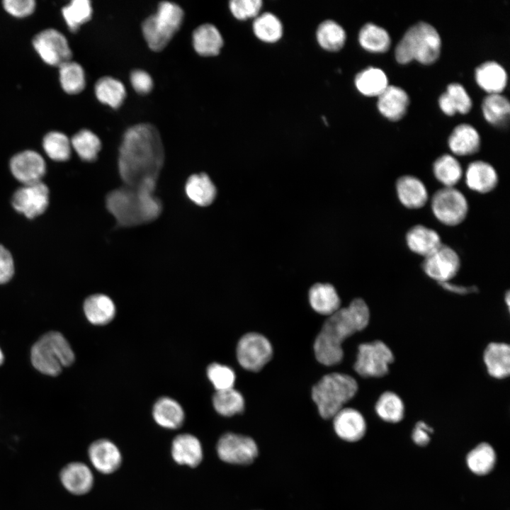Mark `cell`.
I'll return each mask as SVG.
<instances>
[{"label": "cell", "mask_w": 510, "mask_h": 510, "mask_svg": "<svg viewBox=\"0 0 510 510\" xmlns=\"http://www.w3.org/2000/svg\"><path fill=\"white\" fill-rule=\"evenodd\" d=\"M164 161V147L155 126L140 123L126 130L120 146L118 164L125 186L135 187L146 179L157 180Z\"/></svg>", "instance_id": "1"}, {"label": "cell", "mask_w": 510, "mask_h": 510, "mask_svg": "<svg viewBox=\"0 0 510 510\" xmlns=\"http://www.w3.org/2000/svg\"><path fill=\"white\" fill-rule=\"evenodd\" d=\"M370 310L361 298L354 299L348 307L339 308L324 322L314 343L317 361L326 366L339 363L343 358V341L369 324Z\"/></svg>", "instance_id": "2"}, {"label": "cell", "mask_w": 510, "mask_h": 510, "mask_svg": "<svg viewBox=\"0 0 510 510\" xmlns=\"http://www.w3.org/2000/svg\"><path fill=\"white\" fill-rule=\"evenodd\" d=\"M106 205L118 226L123 227L153 221L162 212V203L154 196V188L149 186H125L115 189L108 193Z\"/></svg>", "instance_id": "3"}, {"label": "cell", "mask_w": 510, "mask_h": 510, "mask_svg": "<svg viewBox=\"0 0 510 510\" xmlns=\"http://www.w3.org/2000/svg\"><path fill=\"white\" fill-rule=\"evenodd\" d=\"M441 40L431 25L419 22L410 27L398 42L395 50L397 61L401 64L412 60L429 64L439 57Z\"/></svg>", "instance_id": "4"}, {"label": "cell", "mask_w": 510, "mask_h": 510, "mask_svg": "<svg viewBox=\"0 0 510 510\" xmlns=\"http://www.w3.org/2000/svg\"><path fill=\"white\" fill-rule=\"evenodd\" d=\"M358 391V383L352 376L339 373L324 375L313 387L312 400L322 418L330 419L351 400Z\"/></svg>", "instance_id": "5"}, {"label": "cell", "mask_w": 510, "mask_h": 510, "mask_svg": "<svg viewBox=\"0 0 510 510\" xmlns=\"http://www.w3.org/2000/svg\"><path fill=\"white\" fill-rule=\"evenodd\" d=\"M33 366L40 373L55 376L62 368L74 361V353L62 334L50 332L42 336L33 346L30 351Z\"/></svg>", "instance_id": "6"}, {"label": "cell", "mask_w": 510, "mask_h": 510, "mask_svg": "<svg viewBox=\"0 0 510 510\" xmlns=\"http://www.w3.org/2000/svg\"><path fill=\"white\" fill-rule=\"evenodd\" d=\"M183 16V11L178 4L160 2L157 12L142 24L143 36L149 48L155 52L162 50L179 30Z\"/></svg>", "instance_id": "7"}, {"label": "cell", "mask_w": 510, "mask_h": 510, "mask_svg": "<svg viewBox=\"0 0 510 510\" xmlns=\"http://www.w3.org/2000/svg\"><path fill=\"white\" fill-rule=\"evenodd\" d=\"M395 356L391 348L382 341L375 340L358 346L355 371L364 378H382L390 370Z\"/></svg>", "instance_id": "8"}, {"label": "cell", "mask_w": 510, "mask_h": 510, "mask_svg": "<svg viewBox=\"0 0 510 510\" xmlns=\"http://www.w3.org/2000/svg\"><path fill=\"white\" fill-rule=\"evenodd\" d=\"M431 206L436 218L447 226L461 223L468 211L465 196L454 187H444L437 191L432 196Z\"/></svg>", "instance_id": "9"}, {"label": "cell", "mask_w": 510, "mask_h": 510, "mask_svg": "<svg viewBox=\"0 0 510 510\" xmlns=\"http://www.w3.org/2000/svg\"><path fill=\"white\" fill-rule=\"evenodd\" d=\"M49 202V188L42 181L22 185L11 198L13 209L28 219H33L43 214Z\"/></svg>", "instance_id": "10"}, {"label": "cell", "mask_w": 510, "mask_h": 510, "mask_svg": "<svg viewBox=\"0 0 510 510\" xmlns=\"http://www.w3.org/2000/svg\"><path fill=\"white\" fill-rule=\"evenodd\" d=\"M273 348L263 335L251 332L244 335L238 342L237 357L239 364L251 371L260 370L271 358Z\"/></svg>", "instance_id": "11"}, {"label": "cell", "mask_w": 510, "mask_h": 510, "mask_svg": "<svg viewBox=\"0 0 510 510\" xmlns=\"http://www.w3.org/2000/svg\"><path fill=\"white\" fill-rule=\"evenodd\" d=\"M216 449L220 460L237 465L251 463L259 453L258 446L251 438L234 433L223 434Z\"/></svg>", "instance_id": "12"}, {"label": "cell", "mask_w": 510, "mask_h": 510, "mask_svg": "<svg viewBox=\"0 0 510 510\" xmlns=\"http://www.w3.org/2000/svg\"><path fill=\"white\" fill-rule=\"evenodd\" d=\"M33 44L42 60L50 65L60 67L71 60L69 43L57 30L50 28L41 31L35 36Z\"/></svg>", "instance_id": "13"}, {"label": "cell", "mask_w": 510, "mask_h": 510, "mask_svg": "<svg viewBox=\"0 0 510 510\" xmlns=\"http://www.w3.org/2000/svg\"><path fill=\"white\" fill-rule=\"evenodd\" d=\"M460 267V260L458 253L443 244L425 257L422 264L426 276L439 284L450 282L456 276Z\"/></svg>", "instance_id": "14"}, {"label": "cell", "mask_w": 510, "mask_h": 510, "mask_svg": "<svg viewBox=\"0 0 510 510\" xmlns=\"http://www.w3.org/2000/svg\"><path fill=\"white\" fill-rule=\"evenodd\" d=\"M9 167L13 176L22 185L41 181L46 173L44 158L33 150L15 154L10 160Z\"/></svg>", "instance_id": "15"}, {"label": "cell", "mask_w": 510, "mask_h": 510, "mask_svg": "<svg viewBox=\"0 0 510 510\" xmlns=\"http://www.w3.org/2000/svg\"><path fill=\"white\" fill-rule=\"evenodd\" d=\"M337 436L348 442H356L366 434L367 424L363 414L356 409L342 408L333 417Z\"/></svg>", "instance_id": "16"}, {"label": "cell", "mask_w": 510, "mask_h": 510, "mask_svg": "<svg viewBox=\"0 0 510 510\" xmlns=\"http://www.w3.org/2000/svg\"><path fill=\"white\" fill-rule=\"evenodd\" d=\"M59 477L63 487L74 495L87 494L94 484L91 470L81 462H72L64 465Z\"/></svg>", "instance_id": "17"}, {"label": "cell", "mask_w": 510, "mask_h": 510, "mask_svg": "<svg viewBox=\"0 0 510 510\" xmlns=\"http://www.w3.org/2000/svg\"><path fill=\"white\" fill-rule=\"evenodd\" d=\"M88 455L94 468L103 474L115 472L122 461L120 450L108 439L94 441L89 447Z\"/></svg>", "instance_id": "18"}, {"label": "cell", "mask_w": 510, "mask_h": 510, "mask_svg": "<svg viewBox=\"0 0 510 510\" xmlns=\"http://www.w3.org/2000/svg\"><path fill=\"white\" fill-rule=\"evenodd\" d=\"M482 359L489 375L503 380L510 374V346L504 342L489 343L482 354Z\"/></svg>", "instance_id": "19"}, {"label": "cell", "mask_w": 510, "mask_h": 510, "mask_svg": "<svg viewBox=\"0 0 510 510\" xmlns=\"http://www.w3.org/2000/svg\"><path fill=\"white\" fill-rule=\"evenodd\" d=\"M396 191L400 203L409 209L422 208L429 199L426 186L414 176L400 177L396 183Z\"/></svg>", "instance_id": "20"}, {"label": "cell", "mask_w": 510, "mask_h": 510, "mask_svg": "<svg viewBox=\"0 0 510 510\" xmlns=\"http://www.w3.org/2000/svg\"><path fill=\"white\" fill-rule=\"evenodd\" d=\"M498 180L495 169L484 161L471 162L465 171V183L468 187L480 193L492 191L497 186Z\"/></svg>", "instance_id": "21"}, {"label": "cell", "mask_w": 510, "mask_h": 510, "mask_svg": "<svg viewBox=\"0 0 510 510\" xmlns=\"http://www.w3.org/2000/svg\"><path fill=\"white\" fill-rule=\"evenodd\" d=\"M171 455L178 464L195 468L203 460L201 443L198 438L192 434H179L172 441Z\"/></svg>", "instance_id": "22"}, {"label": "cell", "mask_w": 510, "mask_h": 510, "mask_svg": "<svg viewBox=\"0 0 510 510\" xmlns=\"http://www.w3.org/2000/svg\"><path fill=\"white\" fill-rule=\"evenodd\" d=\"M409 96L402 88L388 85L378 96V108L387 118L398 120L405 114L409 105Z\"/></svg>", "instance_id": "23"}, {"label": "cell", "mask_w": 510, "mask_h": 510, "mask_svg": "<svg viewBox=\"0 0 510 510\" xmlns=\"http://www.w3.org/2000/svg\"><path fill=\"white\" fill-rule=\"evenodd\" d=\"M406 243L414 253L424 258L434 252L441 244L436 231L424 225L412 227L406 234Z\"/></svg>", "instance_id": "24"}, {"label": "cell", "mask_w": 510, "mask_h": 510, "mask_svg": "<svg viewBox=\"0 0 510 510\" xmlns=\"http://www.w3.org/2000/svg\"><path fill=\"white\" fill-rule=\"evenodd\" d=\"M152 416L159 426L168 429H176L182 426L185 413L176 400L169 397H162L153 406Z\"/></svg>", "instance_id": "25"}, {"label": "cell", "mask_w": 510, "mask_h": 510, "mask_svg": "<svg viewBox=\"0 0 510 510\" xmlns=\"http://www.w3.org/2000/svg\"><path fill=\"white\" fill-rule=\"evenodd\" d=\"M84 312L88 321L94 325H104L113 320L116 309L113 300L104 294H94L84 302Z\"/></svg>", "instance_id": "26"}, {"label": "cell", "mask_w": 510, "mask_h": 510, "mask_svg": "<svg viewBox=\"0 0 510 510\" xmlns=\"http://www.w3.org/2000/svg\"><path fill=\"white\" fill-rule=\"evenodd\" d=\"M448 146L452 152L459 156L475 154L480 147V135L471 125H458L449 136Z\"/></svg>", "instance_id": "27"}, {"label": "cell", "mask_w": 510, "mask_h": 510, "mask_svg": "<svg viewBox=\"0 0 510 510\" xmlns=\"http://www.w3.org/2000/svg\"><path fill=\"white\" fill-rule=\"evenodd\" d=\"M475 79L478 85L489 94H500L506 85L507 74L499 63L488 61L477 67Z\"/></svg>", "instance_id": "28"}, {"label": "cell", "mask_w": 510, "mask_h": 510, "mask_svg": "<svg viewBox=\"0 0 510 510\" xmlns=\"http://www.w3.org/2000/svg\"><path fill=\"white\" fill-rule=\"evenodd\" d=\"M185 192L193 203L202 207L210 205L217 194L215 186L205 173L191 175L186 183Z\"/></svg>", "instance_id": "29"}, {"label": "cell", "mask_w": 510, "mask_h": 510, "mask_svg": "<svg viewBox=\"0 0 510 510\" xmlns=\"http://www.w3.org/2000/svg\"><path fill=\"white\" fill-rule=\"evenodd\" d=\"M309 301L317 312L331 315L340 308L341 300L334 287L329 283H316L309 291Z\"/></svg>", "instance_id": "30"}, {"label": "cell", "mask_w": 510, "mask_h": 510, "mask_svg": "<svg viewBox=\"0 0 510 510\" xmlns=\"http://www.w3.org/2000/svg\"><path fill=\"white\" fill-rule=\"evenodd\" d=\"M193 45L201 56H215L220 53L223 39L218 29L210 23L203 24L193 33Z\"/></svg>", "instance_id": "31"}, {"label": "cell", "mask_w": 510, "mask_h": 510, "mask_svg": "<svg viewBox=\"0 0 510 510\" xmlns=\"http://www.w3.org/2000/svg\"><path fill=\"white\" fill-rule=\"evenodd\" d=\"M438 104L444 113L453 115L456 112L463 114L468 113L472 107V101L461 84L452 83L447 86L446 91L440 96Z\"/></svg>", "instance_id": "32"}, {"label": "cell", "mask_w": 510, "mask_h": 510, "mask_svg": "<svg viewBox=\"0 0 510 510\" xmlns=\"http://www.w3.org/2000/svg\"><path fill=\"white\" fill-rule=\"evenodd\" d=\"M465 460L468 469L473 474L484 476L493 470L497 461V454L489 443L482 442L468 452Z\"/></svg>", "instance_id": "33"}, {"label": "cell", "mask_w": 510, "mask_h": 510, "mask_svg": "<svg viewBox=\"0 0 510 510\" xmlns=\"http://www.w3.org/2000/svg\"><path fill=\"white\" fill-rule=\"evenodd\" d=\"M375 411L382 421L397 424L404 419L405 407L400 395L392 391H385L378 397Z\"/></svg>", "instance_id": "34"}, {"label": "cell", "mask_w": 510, "mask_h": 510, "mask_svg": "<svg viewBox=\"0 0 510 510\" xmlns=\"http://www.w3.org/2000/svg\"><path fill=\"white\" fill-rule=\"evenodd\" d=\"M355 85L365 96H378L388 86V80L382 69L368 67L356 74Z\"/></svg>", "instance_id": "35"}, {"label": "cell", "mask_w": 510, "mask_h": 510, "mask_svg": "<svg viewBox=\"0 0 510 510\" xmlns=\"http://www.w3.org/2000/svg\"><path fill=\"white\" fill-rule=\"evenodd\" d=\"M482 108L485 119L497 126L506 125L510 113L508 99L500 94H491L482 102Z\"/></svg>", "instance_id": "36"}, {"label": "cell", "mask_w": 510, "mask_h": 510, "mask_svg": "<svg viewBox=\"0 0 510 510\" xmlns=\"http://www.w3.org/2000/svg\"><path fill=\"white\" fill-rule=\"evenodd\" d=\"M358 41L365 50L373 52H386L391 42L387 30L371 23H368L361 28Z\"/></svg>", "instance_id": "37"}, {"label": "cell", "mask_w": 510, "mask_h": 510, "mask_svg": "<svg viewBox=\"0 0 510 510\" xmlns=\"http://www.w3.org/2000/svg\"><path fill=\"white\" fill-rule=\"evenodd\" d=\"M95 93L99 101L113 108L120 106L126 95L123 84L110 76H104L98 80L95 85Z\"/></svg>", "instance_id": "38"}, {"label": "cell", "mask_w": 510, "mask_h": 510, "mask_svg": "<svg viewBox=\"0 0 510 510\" xmlns=\"http://www.w3.org/2000/svg\"><path fill=\"white\" fill-rule=\"evenodd\" d=\"M435 178L444 187H453L463 176L460 162L450 154H443L436 159L433 165Z\"/></svg>", "instance_id": "39"}, {"label": "cell", "mask_w": 510, "mask_h": 510, "mask_svg": "<svg viewBox=\"0 0 510 510\" xmlns=\"http://www.w3.org/2000/svg\"><path fill=\"white\" fill-rule=\"evenodd\" d=\"M316 36L319 45L323 49L332 52L341 49L346 38L344 28L332 20L324 21L319 24Z\"/></svg>", "instance_id": "40"}, {"label": "cell", "mask_w": 510, "mask_h": 510, "mask_svg": "<svg viewBox=\"0 0 510 510\" xmlns=\"http://www.w3.org/2000/svg\"><path fill=\"white\" fill-rule=\"evenodd\" d=\"M253 31L260 40L273 43L281 38L283 25L278 18L273 13H264L255 18Z\"/></svg>", "instance_id": "41"}, {"label": "cell", "mask_w": 510, "mask_h": 510, "mask_svg": "<svg viewBox=\"0 0 510 510\" xmlns=\"http://www.w3.org/2000/svg\"><path fill=\"white\" fill-rule=\"evenodd\" d=\"M72 147L77 155L85 162H93L97 159L101 149V142L96 135L89 130H81L70 140Z\"/></svg>", "instance_id": "42"}, {"label": "cell", "mask_w": 510, "mask_h": 510, "mask_svg": "<svg viewBox=\"0 0 510 510\" xmlns=\"http://www.w3.org/2000/svg\"><path fill=\"white\" fill-rule=\"evenodd\" d=\"M212 404L215 411L220 415L231 416L242 412L244 400L239 391L230 388L216 391L212 397Z\"/></svg>", "instance_id": "43"}, {"label": "cell", "mask_w": 510, "mask_h": 510, "mask_svg": "<svg viewBox=\"0 0 510 510\" xmlns=\"http://www.w3.org/2000/svg\"><path fill=\"white\" fill-rule=\"evenodd\" d=\"M60 81L64 91L69 94H79L85 87V74L81 66L68 61L59 67Z\"/></svg>", "instance_id": "44"}, {"label": "cell", "mask_w": 510, "mask_h": 510, "mask_svg": "<svg viewBox=\"0 0 510 510\" xmlns=\"http://www.w3.org/2000/svg\"><path fill=\"white\" fill-rule=\"evenodd\" d=\"M42 147L48 157L56 162L67 161L71 156V142L60 132L47 133L43 138Z\"/></svg>", "instance_id": "45"}, {"label": "cell", "mask_w": 510, "mask_h": 510, "mask_svg": "<svg viewBox=\"0 0 510 510\" xmlns=\"http://www.w3.org/2000/svg\"><path fill=\"white\" fill-rule=\"evenodd\" d=\"M62 13L64 19L72 32L77 30L79 27L89 21L92 15V7L89 0H74L64 6Z\"/></svg>", "instance_id": "46"}, {"label": "cell", "mask_w": 510, "mask_h": 510, "mask_svg": "<svg viewBox=\"0 0 510 510\" xmlns=\"http://www.w3.org/2000/svg\"><path fill=\"white\" fill-rule=\"evenodd\" d=\"M206 373L217 391L233 388L235 374L231 368L213 363L208 366Z\"/></svg>", "instance_id": "47"}, {"label": "cell", "mask_w": 510, "mask_h": 510, "mask_svg": "<svg viewBox=\"0 0 510 510\" xmlns=\"http://www.w3.org/2000/svg\"><path fill=\"white\" fill-rule=\"evenodd\" d=\"M229 7L232 15L239 20L256 17L262 7L261 0H232Z\"/></svg>", "instance_id": "48"}, {"label": "cell", "mask_w": 510, "mask_h": 510, "mask_svg": "<svg viewBox=\"0 0 510 510\" xmlns=\"http://www.w3.org/2000/svg\"><path fill=\"white\" fill-rule=\"evenodd\" d=\"M3 6L11 16L23 18L34 11L35 2L33 0H5L3 1Z\"/></svg>", "instance_id": "49"}, {"label": "cell", "mask_w": 510, "mask_h": 510, "mask_svg": "<svg viewBox=\"0 0 510 510\" xmlns=\"http://www.w3.org/2000/svg\"><path fill=\"white\" fill-rule=\"evenodd\" d=\"M15 273L14 260L11 253L0 244V284L9 282Z\"/></svg>", "instance_id": "50"}, {"label": "cell", "mask_w": 510, "mask_h": 510, "mask_svg": "<svg viewBox=\"0 0 510 510\" xmlns=\"http://www.w3.org/2000/svg\"><path fill=\"white\" fill-rule=\"evenodd\" d=\"M130 82L134 89L142 94L150 92L153 87L151 76L141 69H135L131 72Z\"/></svg>", "instance_id": "51"}, {"label": "cell", "mask_w": 510, "mask_h": 510, "mask_svg": "<svg viewBox=\"0 0 510 510\" xmlns=\"http://www.w3.org/2000/svg\"><path fill=\"white\" fill-rule=\"evenodd\" d=\"M434 429L424 421H419L414 425L412 432L413 442L419 446H426L431 441Z\"/></svg>", "instance_id": "52"}, {"label": "cell", "mask_w": 510, "mask_h": 510, "mask_svg": "<svg viewBox=\"0 0 510 510\" xmlns=\"http://www.w3.org/2000/svg\"><path fill=\"white\" fill-rule=\"evenodd\" d=\"M444 290L459 295H466L476 293L478 288L476 286H463L450 282L439 284Z\"/></svg>", "instance_id": "53"}, {"label": "cell", "mask_w": 510, "mask_h": 510, "mask_svg": "<svg viewBox=\"0 0 510 510\" xmlns=\"http://www.w3.org/2000/svg\"><path fill=\"white\" fill-rule=\"evenodd\" d=\"M504 300H506V303L507 307L509 308V305H510V302H509V300H510L509 292H507V293H506Z\"/></svg>", "instance_id": "54"}, {"label": "cell", "mask_w": 510, "mask_h": 510, "mask_svg": "<svg viewBox=\"0 0 510 510\" xmlns=\"http://www.w3.org/2000/svg\"><path fill=\"white\" fill-rule=\"evenodd\" d=\"M4 360V356L1 349L0 348V366L3 363Z\"/></svg>", "instance_id": "55"}]
</instances>
